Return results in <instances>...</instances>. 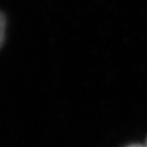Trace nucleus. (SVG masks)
Returning a JSON list of instances; mask_svg holds the SVG:
<instances>
[{
  "label": "nucleus",
  "mask_w": 147,
  "mask_h": 147,
  "mask_svg": "<svg viewBox=\"0 0 147 147\" xmlns=\"http://www.w3.org/2000/svg\"><path fill=\"white\" fill-rule=\"evenodd\" d=\"M145 147H147V141H146V144H145Z\"/></svg>",
  "instance_id": "7ed1b4c3"
},
{
  "label": "nucleus",
  "mask_w": 147,
  "mask_h": 147,
  "mask_svg": "<svg viewBox=\"0 0 147 147\" xmlns=\"http://www.w3.org/2000/svg\"><path fill=\"white\" fill-rule=\"evenodd\" d=\"M127 147H145V145H140V144H132V145H129Z\"/></svg>",
  "instance_id": "f03ea898"
},
{
  "label": "nucleus",
  "mask_w": 147,
  "mask_h": 147,
  "mask_svg": "<svg viewBox=\"0 0 147 147\" xmlns=\"http://www.w3.org/2000/svg\"><path fill=\"white\" fill-rule=\"evenodd\" d=\"M5 26H6V18H5V14L1 13V16H0V46L2 47L3 44H4L5 41Z\"/></svg>",
  "instance_id": "f257e3e1"
}]
</instances>
